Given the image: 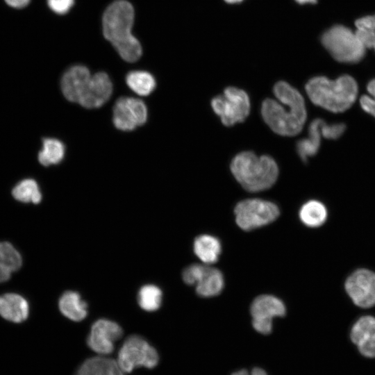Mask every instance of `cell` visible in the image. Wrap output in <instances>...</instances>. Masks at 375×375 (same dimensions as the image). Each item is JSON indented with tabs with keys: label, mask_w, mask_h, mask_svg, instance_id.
Segmentation results:
<instances>
[{
	"label": "cell",
	"mask_w": 375,
	"mask_h": 375,
	"mask_svg": "<svg viewBox=\"0 0 375 375\" xmlns=\"http://www.w3.org/2000/svg\"><path fill=\"white\" fill-rule=\"evenodd\" d=\"M273 92L283 105L273 99H265L261 105V115L265 122L278 135H297L307 117L303 97L297 89L285 81L277 82Z\"/></svg>",
	"instance_id": "cell-1"
},
{
	"label": "cell",
	"mask_w": 375,
	"mask_h": 375,
	"mask_svg": "<svg viewBox=\"0 0 375 375\" xmlns=\"http://www.w3.org/2000/svg\"><path fill=\"white\" fill-rule=\"evenodd\" d=\"M133 22V7L126 0H117L110 3L102 17L104 37L119 56L129 62L137 61L142 53L140 42L132 34Z\"/></svg>",
	"instance_id": "cell-2"
},
{
	"label": "cell",
	"mask_w": 375,
	"mask_h": 375,
	"mask_svg": "<svg viewBox=\"0 0 375 375\" xmlns=\"http://www.w3.org/2000/svg\"><path fill=\"white\" fill-rule=\"evenodd\" d=\"M305 90L315 105L338 113L346 111L354 103L358 88L356 80L345 74L335 80L313 77L307 82Z\"/></svg>",
	"instance_id": "cell-3"
},
{
	"label": "cell",
	"mask_w": 375,
	"mask_h": 375,
	"mask_svg": "<svg viewBox=\"0 0 375 375\" xmlns=\"http://www.w3.org/2000/svg\"><path fill=\"white\" fill-rule=\"evenodd\" d=\"M231 170L238 182L252 192L271 188L278 176V167L273 158L267 155L258 156L252 151L237 154L231 161Z\"/></svg>",
	"instance_id": "cell-4"
},
{
	"label": "cell",
	"mask_w": 375,
	"mask_h": 375,
	"mask_svg": "<svg viewBox=\"0 0 375 375\" xmlns=\"http://www.w3.org/2000/svg\"><path fill=\"white\" fill-rule=\"evenodd\" d=\"M322 42L333 58L340 62H358L365 54L366 47L356 32L342 25L328 29L322 36Z\"/></svg>",
	"instance_id": "cell-5"
},
{
	"label": "cell",
	"mask_w": 375,
	"mask_h": 375,
	"mask_svg": "<svg viewBox=\"0 0 375 375\" xmlns=\"http://www.w3.org/2000/svg\"><path fill=\"white\" fill-rule=\"evenodd\" d=\"M211 107L223 124L230 126L246 119L250 112L251 104L245 91L231 86L212 99Z\"/></svg>",
	"instance_id": "cell-6"
},
{
	"label": "cell",
	"mask_w": 375,
	"mask_h": 375,
	"mask_svg": "<svg viewBox=\"0 0 375 375\" xmlns=\"http://www.w3.org/2000/svg\"><path fill=\"white\" fill-rule=\"evenodd\" d=\"M159 360L157 351L140 335L128 337L121 347L117 363L123 372H131L139 367H155Z\"/></svg>",
	"instance_id": "cell-7"
},
{
	"label": "cell",
	"mask_w": 375,
	"mask_h": 375,
	"mask_svg": "<svg viewBox=\"0 0 375 375\" xmlns=\"http://www.w3.org/2000/svg\"><path fill=\"white\" fill-rule=\"evenodd\" d=\"M238 226L251 231L270 224L279 215L278 206L269 201L248 199L240 201L234 210Z\"/></svg>",
	"instance_id": "cell-8"
},
{
	"label": "cell",
	"mask_w": 375,
	"mask_h": 375,
	"mask_svg": "<svg viewBox=\"0 0 375 375\" xmlns=\"http://www.w3.org/2000/svg\"><path fill=\"white\" fill-rule=\"evenodd\" d=\"M147 108L140 99L123 97L119 98L113 107V124L123 131H130L145 124Z\"/></svg>",
	"instance_id": "cell-9"
},
{
	"label": "cell",
	"mask_w": 375,
	"mask_h": 375,
	"mask_svg": "<svg viewBox=\"0 0 375 375\" xmlns=\"http://www.w3.org/2000/svg\"><path fill=\"white\" fill-rule=\"evenodd\" d=\"M285 310L283 301L273 295L262 294L257 297L250 308L254 329L262 334L270 333L273 318L284 316Z\"/></svg>",
	"instance_id": "cell-10"
},
{
	"label": "cell",
	"mask_w": 375,
	"mask_h": 375,
	"mask_svg": "<svg viewBox=\"0 0 375 375\" xmlns=\"http://www.w3.org/2000/svg\"><path fill=\"white\" fill-rule=\"evenodd\" d=\"M345 290L353 302L361 308L375 306V273L359 269L353 272L345 282Z\"/></svg>",
	"instance_id": "cell-11"
},
{
	"label": "cell",
	"mask_w": 375,
	"mask_h": 375,
	"mask_svg": "<svg viewBox=\"0 0 375 375\" xmlns=\"http://www.w3.org/2000/svg\"><path fill=\"white\" fill-rule=\"evenodd\" d=\"M123 335L122 327L115 322L100 319L91 326L87 344L94 352L107 355L113 351L115 342Z\"/></svg>",
	"instance_id": "cell-12"
},
{
	"label": "cell",
	"mask_w": 375,
	"mask_h": 375,
	"mask_svg": "<svg viewBox=\"0 0 375 375\" xmlns=\"http://www.w3.org/2000/svg\"><path fill=\"white\" fill-rule=\"evenodd\" d=\"M112 92V84L108 75L100 72L91 76L78 103L86 108H97L110 99Z\"/></svg>",
	"instance_id": "cell-13"
},
{
	"label": "cell",
	"mask_w": 375,
	"mask_h": 375,
	"mask_svg": "<svg viewBox=\"0 0 375 375\" xmlns=\"http://www.w3.org/2000/svg\"><path fill=\"white\" fill-rule=\"evenodd\" d=\"M91 76L89 69L83 65H76L67 69L60 81L65 97L69 101L78 103Z\"/></svg>",
	"instance_id": "cell-14"
},
{
	"label": "cell",
	"mask_w": 375,
	"mask_h": 375,
	"mask_svg": "<svg viewBox=\"0 0 375 375\" xmlns=\"http://www.w3.org/2000/svg\"><path fill=\"white\" fill-rule=\"evenodd\" d=\"M350 337L363 356L375 357V317H360L353 326Z\"/></svg>",
	"instance_id": "cell-15"
},
{
	"label": "cell",
	"mask_w": 375,
	"mask_h": 375,
	"mask_svg": "<svg viewBox=\"0 0 375 375\" xmlns=\"http://www.w3.org/2000/svg\"><path fill=\"white\" fill-rule=\"evenodd\" d=\"M29 306L22 296L8 293L0 296V315L6 320L20 323L28 317Z\"/></svg>",
	"instance_id": "cell-16"
},
{
	"label": "cell",
	"mask_w": 375,
	"mask_h": 375,
	"mask_svg": "<svg viewBox=\"0 0 375 375\" xmlns=\"http://www.w3.org/2000/svg\"><path fill=\"white\" fill-rule=\"evenodd\" d=\"M58 308L65 317L74 322L82 321L88 315V303L75 291L65 292L59 299Z\"/></svg>",
	"instance_id": "cell-17"
},
{
	"label": "cell",
	"mask_w": 375,
	"mask_h": 375,
	"mask_svg": "<svg viewBox=\"0 0 375 375\" xmlns=\"http://www.w3.org/2000/svg\"><path fill=\"white\" fill-rule=\"evenodd\" d=\"M75 375H123V372L113 359L96 356L85 360Z\"/></svg>",
	"instance_id": "cell-18"
},
{
	"label": "cell",
	"mask_w": 375,
	"mask_h": 375,
	"mask_svg": "<svg viewBox=\"0 0 375 375\" xmlns=\"http://www.w3.org/2000/svg\"><path fill=\"white\" fill-rule=\"evenodd\" d=\"M224 281L222 272L206 265L205 269L195 285L197 293L202 297H211L219 294L224 288Z\"/></svg>",
	"instance_id": "cell-19"
},
{
	"label": "cell",
	"mask_w": 375,
	"mask_h": 375,
	"mask_svg": "<svg viewBox=\"0 0 375 375\" xmlns=\"http://www.w3.org/2000/svg\"><path fill=\"white\" fill-rule=\"evenodd\" d=\"M324 122L319 118L312 120L308 127V137L297 142V153L303 161H307L308 158L317 153L322 137V126Z\"/></svg>",
	"instance_id": "cell-20"
},
{
	"label": "cell",
	"mask_w": 375,
	"mask_h": 375,
	"mask_svg": "<svg viewBox=\"0 0 375 375\" xmlns=\"http://www.w3.org/2000/svg\"><path fill=\"white\" fill-rule=\"evenodd\" d=\"M193 249L195 255L206 265L217 261L222 247L219 240L210 235H201L194 241Z\"/></svg>",
	"instance_id": "cell-21"
},
{
	"label": "cell",
	"mask_w": 375,
	"mask_h": 375,
	"mask_svg": "<svg viewBox=\"0 0 375 375\" xmlns=\"http://www.w3.org/2000/svg\"><path fill=\"white\" fill-rule=\"evenodd\" d=\"M19 253L7 242H0V283L8 281L22 266Z\"/></svg>",
	"instance_id": "cell-22"
},
{
	"label": "cell",
	"mask_w": 375,
	"mask_h": 375,
	"mask_svg": "<svg viewBox=\"0 0 375 375\" xmlns=\"http://www.w3.org/2000/svg\"><path fill=\"white\" fill-rule=\"evenodd\" d=\"M327 217L325 206L317 200L305 203L299 210V218L307 226L315 228L323 224Z\"/></svg>",
	"instance_id": "cell-23"
},
{
	"label": "cell",
	"mask_w": 375,
	"mask_h": 375,
	"mask_svg": "<svg viewBox=\"0 0 375 375\" xmlns=\"http://www.w3.org/2000/svg\"><path fill=\"white\" fill-rule=\"evenodd\" d=\"M128 86L140 96L150 94L156 88V80L148 72L135 70L130 72L126 76Z\"/></svg>",
	"instance_id": "cell-24"
},
{
	"label": "cell",
	"mask_w": 375,
	"mask_h": 375,
	"mask_svg": "<svg viewBox=\"0 0 375 375\" xmlns=\"http://www.w3.org/2000/svg\"><path fill=\"white\" fill-rule=\"evenodd\" d=\"M65 146L59 140L44 138L42 140V148L38 153V160L41 165L48 167L57 165L64 158Z\"/></svg>",
	"instance_id": "cell-25"
},
{
	"label": "cell",
	"mask_w": 375,
	"mask_h": 375,
	"mask_svg": "<svg viewBox=\"0 0 375 375\" xmlns=\"http://www.w3.org/2000/svg\"><path fill=\"white\" fill-rule=\"evenodd\" d=\"M137 299L140 307L144 310L156 311L161 306L162 292L157 285L147 284L139 290Z\"/></svg>",
	"instance_id": "cell-26"
},
{
	"label": "cell",
	"mask_w": 375,
	"mask_h": 375,
	"mask_svg": "<svg viewBox=\"0 0 375 375\" xmlns=\"http://www.w3.org/2000/svg\"><path fill=\"white\" fill-rule=\"evenodd\" d=\"M12 194L17 201L24 203H39L42 200V193L37 182L31 178L20 181L12 189Z\"/></svg>",
	"instance_id": "cell-27"
},
{
	"label": "cell",
	"mask_w": 375,
	"mask_h": 375,
	"mask_svg": "<svg viewBox=\"0 0 375 375\" xmlns=\"http://www.w3.org/2000/svg\"><path fill=\"white\" fill-rule=\"evenodd\" d=\"M355 25V32L366 49L375 50V15L357 19Z\"/></svg>",
	"instance_id": "cell-28"
},
{
	"label": "cell",
	"mask_w": 375,
	"mask_h": 375,
	"mask_svg": "<svg viewBox=\"0 0 375 375\" xmlns=\"http://www.w3.org/2000/svg\"><path fill=\"white\" fill-rule=\"evenodd\" d=\"M206 265L194 264L185 268L182 278L185 283L195 285L203 272Z\"/></svg>",
	"instance_id": "cell-29"
},
{
	"label": "cell",
	"mask_w": 375,
	"mask_h": 375,
	"mask_svg": "<svg viewBox=\"0 0 375 375\" xmlns=\"http://www.w3.org/2000/svg\"><path fill=\"white\" fill-rule=\"evenodd\" d=\"M346 126L343 123L328 124L324 122L322 126V137L328 140H337L344 132Z\"/></svg>",
	"instance_id": "cell-30"
},
{
	"label": "cell",
	"mask_w": 375,
	"mask_h": 375,
	"mask_svg": "<svg viewBox=\"0 0 375 375\" xmlns=\"http://www.w3.org/2000/svg\"><path fill=\"white\" fill-rule=\"evenodd\" d=\"M47 3L52 11L63 15L69 11L74 4V0H47Z\"/></svg>",
	"instance_id": "cell-31"
},
{
	"label": "cell",
	"mask_w": 375,
	"mask_h": 375,
	"mask_svg": "<svg viewBox=\"0 0 375 375\" xmlns=\"http://www.w3.org/2000/svg\"><path fill=\"white\" fill-rule=\"evenodd\" d=\"M360 103L363 110L375 117V101L369 95L362 96Z\"/></svg>",
	"instance_id": "cell-32"
},
{
	"label": "cell",
	"mask_w": 375,
	"mask_h": 375,
	"mask_svg": "<svg viewBox=\"0 0 375 375\" xmlns=\"http://www.w3.org/2000/svg\"><path fill=\"white\" fill-rule=\"evenodd\" d=\"M6 3L15 8H22L26 6L30 0H5Z\"/></svg>",
	"instance_id": "cell-33"
},
{
	"label": "cell",
	"mask_w": 375,
	"mask_h": 375,
	"mask_svg": "<svg viewBox=\"0 0 375 375\" xmlns=\"http://www.w3.org/2000/svg\"><path fill=\"white\" fill-rule=\"evenodd\" d=\"M367 90L369 96L375 101V78L368 83Z\"/></svg>",
	"instance_id": "cell-34"
},
{
	"label": "cell",
	"mask_w": 375,
	"mask_h": 375,
	"mask_svg": "<svg viewBox=\"0 0 375 375\" xmlns=\"http://www.w3.org/2000/svg\"><path fill=\"white\" fill-rule=\"evenodd\" d=\"M250 375H267V374L262 368L255 367L252 369Z\"/></svg>",
	"instance_id": "cell-35"
},
{
	"label": "cell",
	"mask_w": 375,
	"mask_h": 375,
	"mask_svg": "<svg viewBox=\"0 0 375 375\" xmlns=\"http://www.w3.org/2000/svg\"><path fill=\"white\" fill-rule=\"evenodd\" d=\"M231 375H250L246 369H240L233 372Z\"/></svg>",
	"instance_id": "cell-36"
},
{
	"label": "cell",
	"mask_w": 375,
	"mask_h": 375,
	"mask_svg": "<svg viewBox=\"0 0 375 375\" xmlns=\"http://www.w3.org/2000/svg\"><path fill=\"white\" fill-rule=\"evenodd\" d=\"M299 4L315 3L317 0H295Z\"/></svg>",
	"instance_id": "cell-37"
},
{
	"label": "cell",
	"mask_w": 375,
	"mask_h": 375,
	"mask_svg": "<svg viewBox=\"0 0 375 375\" xmlns=\"http://www.w3.org/2000/svg\"><path fill=\"white\" fill-rule=\"evenodd\" d=\"M224 1L228 3H236L241 2L243 0H224Z\"/></svg>",
	"instance_id": "cell-38"
}]
</instances>
